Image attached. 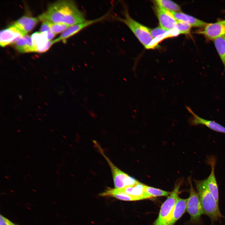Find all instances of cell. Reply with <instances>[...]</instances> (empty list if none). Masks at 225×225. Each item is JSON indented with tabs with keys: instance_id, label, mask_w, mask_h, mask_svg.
I'll return each instance as SVG.
<instances>
[{
	"instance_id": "1",
	"label": "cell",
	"mask_w": 225,
	"mask_h": 225,
	"mask_svg": "<svg viewBox=\"0 0 225 225\" xmlns=\"http://www.w3.org/2000/svg\"><path fill=\"white\" fill-rule=\"evenodd\" d=\"M42 22L49 21L70 26L86 20L83 12L72 0L57 1L49 5L47 11L38 16Z\"/></svg>"
},
{
	"instance_id": "26",
	"label": "cell",
	"mask_w": 225,
	"mask_h": 225,
	"mask_svg": "<svg viewBox=\"0 0 225 225\" xmlns=\"http://www.w3.org/2000/svg\"><path fill=\"white\" fill-rule=\"evenodd\" d=\"M40 32H42L50 30V28L48 21H45L42 22V24L40 28Z\"/></svg>"
},
{
	"instance_id": "24",
	"label": "cell",
	"mask_w": 225,
	"mask_h": 225,
	"mask_svg": "<svg viewBox=\"0 0 225 225\" xmlns=\"http://www.w3.org/2000/svg\"><path fill=\"white\" fill-rule=\"evenodd\" d=\"M168 31L160 27H157L153 29H150V32L152 37L153 38L160 35L165 34Z\"/></svg>"
},
{
	"instance_id": "7",
	"label": "cell",
	"mask_w": 225,
	"mask_h": 225,
	"mask_svg": "<svg viewBox=\"0 0 225 225\" xmlns=\"http://www.w3.org/2000/svg\"><path fill=\"white\" fill-rule=\"evenodd\" d=\"M108 15L107 13L99 18L86 20L83 22L69 26L62 33L58 38L52 41L53 43L66 40L91 25L105 20L108 17Z\"/></svg>"
},
{
	"instance_id": "41",
	"label": "cell",
	"mask_w": 225,
	"mask_h": 225,
	"mask_svg": "<svg viewBox=\"0 0 225 225\" xmlns=\"http://www.w3.org/2000/svg\"><path fill=\"white\" fill-rule=\"evenodd\" d=\"M17 78V79H18V80H19V79H18V78Z\"/></svg>"
},
{
	"instance_id": "9",
	"label": "cell",
	"mask_w": 225,
	"mask_h": 225,
	"mask_svg": "<svg viewBox=\"0 0 225 225\" xmlns=\"http://www.w3.org/2000/svg\"><path fill=\"white\" fill-rule=\"evenodd\" d=\"M155 5L160 27L168 31L176 29L177 20L171 12L155 3Z\"/></svg>"
},
{
	"instance_id": "10",
	"label": "cell",
	"mask_w": 225,
	"mask_h": 225,
	"mask_svg": "<svg viewBox=\"0 0 225 225\" xmlns=\"http://www.w3.org/2000/svg\"><path fill=\"white\" fill-rule=\"evenodd\" d=\"M186 107L187 110L192 115L188 120V122L191 125H203L215 131L225 133L224 127L214 121L207 120L200 117L195 113L189 107Z\"/></svg>"
},
{
	"instance_id": "31",
	"label": "cell",
	"mask_w": 225,
	"mask_h": 225,
	"mask_svg": "<svg viewBox=\"0 0 225 225\" xmlns=\"http://www.w3.org/2000/svg\"><path fill=\"white\" fill-rule=\"evenodd\" d=\"M5 178H7V179H8V178H8L7 176H5Z\"/></svg>"
},
{
	"instance_id": "38",
	"label": "cell",
	"mask_w": 225,
	"mask_h": 225,
	"mask_svg": "<svg viewBox=\"0 0 225 225\" xmlns=\"http://www.w3.org/2000/svg\"><path fill=\"white\" fill-rule=\"evenodd\" d=\"M36 89L38 91H40L39 90L38 88H36Z\"/></svg>"
},
{
	"instance_id": "6",
	"label": "cell",
	"mask_w": 225,
	"mask_h": 225,
	"mask_svg": "<svg viewBox=\"0 0 225 225\" xmlns=\"http://www.w3.org/2000/svg\"><path fill=\"white\" fill-rule=\"evenodd\" d=\"M190 186V195L188 198L186 210L190 216V221L197 222L203 213L200 199L197 192L192 186L191 178H189Z\"/></svg>"
},
{
	"instance_id": "13",
	"label": "cell",
	"mask_w": 225,
	"mask_h": 225,
	"mask_svg": "<svg viewBox=\"0 0 225 225\" xmlns=\"http://www.w3.org/2000/svg\"><path fill=\"white\" fill-rule=\"evenodd\" d=\"M208 160V162L211 167V171L209 176L206 179L207 184L209 191L218 204V189L214 173L216 160L213 156L209 158Z\"/></svg>"
},
{
	"instance_id": "23",
	"label": "cell",
	"mask_w": 225,
	"mask_h": 225,
	"mask_svg": "<svg viewBox=\"0 0 225 225\" xmlns=\"http://www.w3.org/2000/svg\"><path fill=\"white\" fill-rule=\"evenodd\" d=\"M191 27V26L187 22L177 20L176 28L179 34H189L190 33Z\"/></svg>"
},
{
	"instance_id": "33",
	"label": "cell",
	"mask_w": 225,
	"mask_h": 225,
	"mask_svg": "<svg viewBox=\"0 0 225 225\" xmlns=\"http://www.w3.org/2000/svg\"><path fill=\"white\" fill-rule=\"evenodd\" d=\"M38 119L39 120H40V121H42V120H41V119L40 118H38Z\"/></svg>"
},
{
	"instance_id": "21",
	"label": "cell",
	"mask_w": 225,
	"mask_h": 225,
	"mask_svg": "<svg viewBox=\"0 0 225 225\" xmlns=\"http://www.w3.org/2000/svg\"><path fill=\"white\" fill-rule=\"evenodd\" d=\"M144 192L149 198L158 196H167L169 195L171 192L154 188L145 185Z\"/></svg>"
},
{
	"instance_id": "27",
	"label": "cell",
	"mask_w": 225,
	"mask_h": 225,
	"mask_svg": "<svg viewBox=\"0 0 225 225\" xmlns=\"http://www.w3.org/2000/svg\"><path fill=\"white\" fill-rule=\"evenodd\" d=\"M56 34L52 32L51 31H49L48 32V38L49 41H51Z\"/></svg>"
},
{
	"instance_id": "35",
	"label": "cell",
	"mask_w": 225,
	"mask_h": 225,
	"mask_svg": "<svg viewBox=\"0 0 225 225\" xmlns=\"http://www.w3.org/2000/svg\"><path fill=\"white\" fill-rule=\"evenodd\" d=\"M43 115L44 116H45V117H47V115H46V114H43Z\"/></svg>"
},
{
	"instance_id": "19",
	"label": "cell",
	"mask_w": 225,
	"mask_h": 225,
	"mask_svg": "<svg viewBox=\"0 0 225 225\" xmlns=\"http://www.w3.org/2000/svg\"><path fill=\"white\" fill-rule=\"evenodd\" d=\"M213 41L225 70V36L217 38Z\"/></svg>"
},
{
	"instance_id": "11",
	"label": "cell",
	"mask_w": 225,
	"mask_h": 225,
	"mask_svg": "<svg viewBox=\"0 0 225 225\" xmlns=\"http://www.w3.org/2000/svg\"><path fill=\"white\" fill-rule=\"evenodd\" d=\"M24 35L13 24L0 32V45L2 47L15 43Z\"/></svg>"
},
{
	"instance_id": "16",
	"label": "cell",
	"mask_w": 225,
	"mask_h": 225,
	"mask_svg": "<svg viewBox=\"0 0 225 225\" xmlns=\"http://www.w3.org/2000/svg\"><path fill=\"white\" fill-rule=\"evenodd\" d=\"M145 185L138 182L134 186L120 189L122 191L135 198L137 200L148 199L144 192Z\"/></svg>"
},
{
	"instance_id": "25",
	"label": "cell",
	"mask_w": 225,
	"mask_h": 225,
	"mask_svg": "<svg viewBox=\"0 0 225 225\" xmlns=\"http://www.w3.org/2000/svg\"><path fill=\"white\" fill-rule=\"evenodd\" d=\"M0 225H17L1 214L0 215Z\"/></svg>"
},
{
	"instance_id": "30",
	"label": "cell",
	"mask_w": 225,
	"mask_h": 225,
	"mask_svg": "<svg viewBox=\"0 0 225 225\" xmlns=\"http://www.w3.org/2000/svg\"><path fill=\"white\" fill-rule=\"evenodd\" d=\"M20 132V129H18V132Z\"/></svg>"
},
{
	"instance_id": "3",
	"label": "cell",
	"mask_w": 225,
	"mask_h": 225,
	"mask_svg": "<svg viewBox=\"0 0 225 225\" xmlns=\"http://www.w3.org/2000/svg\"><path fill=\"white\" fill-rule=\"evenodd\" d=\"M92 141L98 152L105 159L110 166L115 188H123L134 186L139 182L117 167L106 156L99 144L95 140Z\"/></svg>"
},
{
	"instance_id": "2",
	"label": "cell",
	"mask_w": 225,
	"mask_h": 225,
	"mask_svg": "<svg viewBox=\"0 0 225 225\" xmlns=\"http://www.w3.org/2000/svg\"><path fill=\"white\" fill-rule=\"evenodd\" d=\"M203 213L208 216L212 221L217 220L222 217L216 201L209 191L206 179L194 180Z\"/></svg>"
},
{
	"instance_id": "15",
	"label": "cell",
	"mask_w": 225,
	"mask_h": 225,
	"mask_svg": "<svg viewBox=\"0 0 225 225\" xmlns=\"http://www.w3.org/2000/svg\"><path fill=\"white\" fill-rule=\"evenodd\" d=\"M188 198H178L174 208L168 225H174L186 210Z\"/></svg>"
},
{
	"instance_id": "4",
	"label": "cell",
	"mask_w": 225,
	"mask_h": 225,
	"mask_svg": "<svg viewBox=\"0 0 225 225\" xmlns=\"http://www.w3.org/2000/svg\"><path fill=\"white\" fill-rule=\"evenodd\" d=\"M123 17H116V19L125 24L146 48H149V44L153 38L151 36L150 29L134 20L130 15L127 9L123 12Z\"/></svg>"
},
{
	"instance_id": "22",
	"label": "cell",
	"mask_w": 225,
	"mask_h": 225,
	"mask_svg": "<svg viewBox=\"0 0 225 225\" xmlns=\"http://www.w3.org/2000/svg\"><path fill=\"white\" fill-rule=\"evenodd\" d=\"M48 22L50 28V31L56 35L61 32H62L70 26L64 23H54L49 21Z\"/></svg>"
},
{
	"instance_id": "20",
	"label": "cell",
	"mask_w": 225,
	"mask_h": 225,
	"mask_svg": "<svg viewBox=\"0 0 225 225\" xmlns=\"http://www.w3.org/2000/svg\"><path fill=\"white\" fill-rule=\"evenodd\" d=\"M155 3L170 12H181L180 7L177 4L170 0H158L154 1Z\"/></svg>"
},
{
	"instance_id": "8",
	"label": "cell",
	"mask_w": 225,
	"mask_h": 225,
	"mask_svg": "<svg viewBox=\"0 0 225 225\" xmlns=\"http://www.w3.org/2000/svg\"><path fill=\"white\" fill-rule=\"evenodd\" d=\"M196 33L202 35L207 39L212 41L225 36V20L214 23H208Z\"/></svg>"
},
{
	"instance_id": "32",
	"label": "cell",
	"mask_w": 225,
	"mask_h": 225,
	"mask_svg": "<svg viewBox=\"0 0 225 225\" xmlns=\"http://www.w3.org/2000/svg\"><path fill=\"white\" fill-rule=\"evenodd\" d=\"M38 107L40 109H41V108L40 107H39V106H38Z\"/></svg>"
},
{
	"instance_id": "37",
	"label": "cell",
	"mask_w": 225,
	"mask_h": 225,
	"mask_svg": "<svg viewBox=\"0 0 225 225\" xmlns=\"http://www.w3.org/2000/svg\"><path fill=\"white\" fill-rule=\"evenodd\" d=\"M28 114L30 116H32V115H31L30 114L28 113Z\"/></svg>"
},
{
	"instance_id": "40",
	"label": "cell",
	"mask_w": 225,
	"mask_h": 225,
	"mask_svg": "<svg viewBox=\"0 0 225 225\" xmlns=\"http://www.w3.org/2000/svg\"><path fill=\"white\" fill-rule=\"evenodd\" d=\"M52 149H53L54 150H55L53 148H52Z\"/></svg>"
},
{
	"instance_id": "14",
	"label": "cell",
	"mask_w": 225,
	"mask_h": 225,
	"mask_svg": "<svg viewBox=\"0 0 225 225\" xmlns=\"http://www.w3.org/2000/svg\"><path fill=\"white\" fill-rule=\"evenodd\" d=\"M37 18L22 16L13 24L24 35H27L35 27L38 22Z\"/></svg>"
},
{
	"instance_id": "17",
	"label": "cell",
	"mask_w": 225,
	"mask_h": 225,
	"mask_svg": "<svg viewBox=\"0 0 225 225\" xmlns=\"http://www.w3.org/2000/svg\"><path fill=\"white\" fill-rule=\"evenodd\" d=\"M171 12L177 20L187 22L192 27L202 28L208 23L194 17L182 12Z\"/></svg>"
},
{
	"instance_id": "12",
	"label": "cell",
	"mask_w": 225,
	"mask_h": 225,
	"mask_svg": "<svg viewBox=\"0 0 225 225\" xmlns=\"http://www.w3.org/2000/svg\"><path fill=\"white\" fill-rule=\"evenodd\" d=\"M33 52H42L47 51L52 44V41L48 38V32H36L31 36Z\"/></svg>"
},
{
	"instance_id": "18",
	"label": "cell",
	"mask_w": 225,
	"mask_h": 225,
	"mask_svg": "<svg viewBox=\"0 0 225 225\" xmlns=\"http://www.w3.org/2000/svg\"><path fill=\"white\" fill-rule=\"evenodd\" d=\"M17 50L21 53L33 52V47L31 36L25 35L20 38L15 43Z\"/></svg>"
},
{
	"instance_id": "5",
	"label": "cell",
	"mask_w": 225,
	"mask_h": 225,
	"mask_svg": "<svg viewBox=\"0 0 225 225\" xmlns=\"http://www.w3.org/2000/svg\"><path fill=\"white\" fill-rule=\"evenodd\" d=\"M181 182L177 183L173 191L162 204L158 216L153 225H168L173 210L179 198V189Z\"/></svg>"
},
{
	"instance_id": "29",
	"label": "cell",
	"mask_w": 225,
	"mask_h": 225,
	"mask_svg": "<svg viewBox=\"0 0 225 225\" xmlns=\"http://www.w3.org/2000/svg\"><path fill=\"white\" fill-rule=\"evenodd\" d=\"M44 103H45L46 105L48 106V104H47L46 102H44Z\"/></svg>"
},
{
	"instance_id": "28",
	"label": "cell",
	"mask_w": 225,
	"mask_h": 225,
	"mask_svg": "<svg viewBox=\"0 0 225 225\" xmlns=\"http://www.w3.org/2000/svg\"><path fill=\"white\" fill-rule=\"evenodd\" d=\"M18 96L19 99L22 100V95H19Z\"/></svg>"
},
{
	"instance_id": "36",
	"label": "cell",
	"mask_w": 225,
	"mask_h": 225,
	"mask_svg": "<svg viewBox=\"0 0 225 225\" xmlns=\"http://www.w3.org/2000/svg\"><path fill=\"white\" fill-rule=\"evenodd\" d=\"M44 78H45L46 79H48V78H47V77H46V76H44Z\"/></svg>"
},
{
	"instance_id": "39",
	"label": "cell",
	"mask_w": 225,
	"mask_h": 225,
	"mask_svg": "<svg viewBox=\"0 0 225 225\" xmlns=\"http://www.w3.org/2000/svg\"><path fill=\"white\" fill-rule=\"evenodd\" d=\"M27 157H28V158H30V157H29V156H27Z\"/></svg>"
},
{
	"instance_id": "34",
	"label": "cell",
	"mask_w": 225,
	"mask_h": 225,
	"mask_svg": "<svg viewBox=\"0 0 225 225\" xmlns=\"http://www.w3.org/2000/svg\"><path fill=\"white\" fill-rule=\"evenodd\" d=\"M50 131H52V132H54V131H53V130H52V129H50Z\"/></svg>"
}]
</instances>
